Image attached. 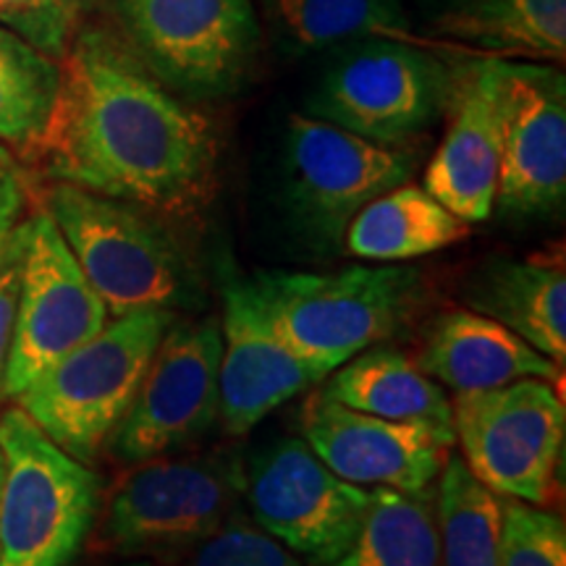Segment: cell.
Instances as JSON below:
<instances>
[{
    "instance_id": "obj_5",
    "label": "cell",
    "mask_w": 566,
    "mask_h": 566,
    "mask_svg": "<svg viewBox=\"0 0 566 566\" xmlns=\"http://www.w3.org/2000/svg\"><path fill=\"white\" fill-rule=\"evenodd\" d=\"M171 310L145 307L111 317L90 342L42 373L17 405L80 462H92L129 409Z\"/></svg>"
},
{
    "instance_id": "obj_1",
    "label": "cell",
    "mask_w": 566,
    "mask_h": 566,
    "mask_svg": "<svg viewBox=\"0 0 566 566\" xmlns=\"http://www.w3.org/2000/svg\"><path fill=\"white\" fill-rule=\"evenodd\" d=\"M59 69L51 118L32 147L45 176L166 216L210 202L216 129L124 40L82 27Z\"/></svg>"
},
{
    "instance_id": "obj_17",
    "label": "cell",
    "mask_w": 566,
    "mask_h": 566,
    "mask_svg": "<svg viewBox=\"0 0 566 566\" xmlns=\"http://www.w3.org/2000/svg\"><path fill=\"white\" fill-rule=\"evenodd\" d=\"M451 122L424 171L430 195L464 223L491 218L499 189V87L495 59H472L451 71Z\"/></svg>"
},
{
    "instance_id": "obj_3",
    "label": "cell",
    "mask_w": 566,
    "mask_h": 566,
    "mask_svg": "<svg viewBox=\"0 0 566 566\" xmlns=\"http://www.w3.org/2000/svg\"><path fill=\"white\" fill-rule=\"evenodd\" d=\"M250 281L281 336L323 375L399 336L422 304V273L412 268L263 271Z\"/></svg>"
},
{
    "instance_id": "obj_8",
    "label": "cell",
    "mask_w": 566,
    "mask_h": 566,
    "mask_svg": "<svg viewBox=\"0 0 566 566\" xmlns=\"http://www.w3.org/2000/svg\"><path fill=\"white\" fill-rule=\"evenodd\" d=\"M451 69L409 40L349 45L325 71L307 116L388 147L428 132L449 105Z\"/></svg>"
},
{
    "instance_id": "obj_29",
    "label": "cell",
    "mask_w": 566,
    "mask_h": 566,
    "mask_svg": "<svg viewBox=\"0 0 566 566\" xmlns=\"http://www.w3.org/2000/svg\"><path fill=\"white\" fill-rule=\"evenodd\" d=\"M192 566H310L263 527L231 516L195 548Z\"/></svg>"
},
{
    "instance_id": "obj_30",
    "label": "cell",
    "mask_w": 566,
    "mask_h": 566,
    "mask_svg": "<svg viewBox=\"0 0 566 566\" xmlns=\"http://www.w3.org/2000/svg\"><path fill=\"white\" fill-rule=\"evenodd\" d=\"M19 286H21V242L19 229L13 233V242L0 265V405L6 399V370H9L13 328H17L19 310Z\"/></svg>"
},
{
    "instance_id": "obj_9",
    "label": "cell",
    "mask_w": 566,
    "mask_h": 566,
    "mask_svg": "<svg viewBox=\"0 0 566 566\" xmlns=\"http://www.w3.org/2000/svg\"><path fill=\"white\" fill-rule=\"evenodd\" d=\"M126 45L166 87L221 97L242 84L260 24L252 0H116Z\"/></svg>"
},
{
    "instance_id": "obj_12",
    "label": "cell",
    "mask_w": 566,
    "mask_h": 566,
    "mask_svg": "<svg viewBox=\"0 0 566 566\" xmlns=\"http://www.w3.org/2000/svg\"><path fill=\"white\" fill-rule=\"evenodd\" d=\"M19 242L21 286L6 399H17L42 373L90 342L111 321L108 307L84 279L45 208L19 223Z\"/></svg>"
},
{
    "instance_id": "obj_26",
    "label": "cell",
    "mask_w": 566,
    "mask_h": 566,
    "mask_svg": "<svg viewBox=\"0 0 566 566\" xmlns=\"http://www.w3.org/2000/svg\"><path fill=\"white\" fill-rule=\"evenodd\" d=\"M59 61L0 27V145L32 150L51 118Z\"/></svg>"
},
{
    "instance_id": "obj_11",
    "label": "cell",
    "mask_w": 566,
    "mask_h": 566,
    "mask_svg": "<svg viewBox=\"0 0 566 566\" xmlns=\"http://www.w3.org/2000/svg\"><path fill=\"white\" fill-rule=\"evenodd\" d=\"M221 323L174 317L129 409L108 438L126 464L179 454L210 433L221 407Z\"/></svg>"
},
{
    "instance_id": "obj_28",
    "label": "cell",
    "mask_w": 566,
    "mask_h": 566,
    "mask_svg": "<svg viewBox=\"0 0 566 566\" xmlns=\"http://www.w3.org/2000/svg\"><path fill=\"white\" fill-rule=\"evenodd\" d=\"M92 0H0V27L61 61L82 30Z\"/></svg>"
},
{
    "instance_id": "obj_32",
    "label": "cell",
    "mask_w": 566,
    "mask_h": 566,
    "mask_svg": "<svg viewBox=\"0 0 566 566\" xmlns=\"http://www.w3.org/2000/svg\"><path fill=\"white\" fill-rule=\"evenodd\" d=\"M118 566H158L153 562V558H137V562H126V564H118Z\"/></svg>"
},
{
    "instance_id": "obj_2",
    "label": "cell",
    "mask_w": 566,
    "mask_h": 566,
    "mask_svg": "<svg viewBox=\"0 0 566 566\" xmlns=\"http://www.w3.org/2000/svg\"><path fill=\"white\" fill-rule=\"evenodd\" d=\"M42 208L111 317L202 304L200 273L150 210L61 181L48 189Z\"/></svg>"
},
{
    "instance_id": "obj_22",
    "label": "cell",
    "mask_w": 566,
    "mask_h": 566,
    "mask_svg": "<svg viewBox=\"0 0 566 566\" xmlns=\"http://www.w3.org/2000/svg\"><path fill=\"white\" fill-rule=\"evenodd\" d=\"M436 30L491 59L564 63L566 0H454Z\"/></svg>"
},
{
    "instance_id": "obj_21",
    "label": "cell",
    "mask_w": 566,
    "mask_h": 566,
    "mask_svg": "<svg viewBox=\"0 0 566 566\" xmlns=\"http://www.w3.org/2000/svg\"><path fill=\"white\" fill-rule=\"evenodd\" d=\"M470 223L417 184H399L365 205L346 229L344 247L373 263H405L462 242Z\"/></svg>"
},
{
    "instance_id": "obj_4",
    "label": "cell",
    "mask_w": 566,
    "mask_h": 566,
    "mask_svg": "<svg viewBox=\"0 0 566 566\" xmlns=\"http://www.w3.org/2000/svg\"><path fill=\"white\" fill-rule=\"evenodd\" d=\"M0 566H69L101 512L103 483L21 407L0 415Z\"/></svg>"
},
{
    "instance_id": "obj_10",
    "label": "cell",
    "mask_w": 566,
    "mask_h": 566,
    "mask_svg": "<svg viewBox=\"0 0 566 566\" xmlns=\"http://www.w3.org/2000/svg\"><path fill=\"white\" fill-rule=\"evenodd\" d=\"M417 158L321 122L307 113L289 116L286 202L296 226L321 250H342L352 218L367 202L412 179Z\"/></svg>"
},
{
    "instance_id": "obj_13",
    "label": "cell",
    "mask_w": 566,
    "mask_h": 566,
    "mask_svg": "<svg viewBox=\"0 0 566 566\" xmlns=\"http://www.w3.org/2000/svg\"><path fill=\"white\" fill-rule=\"evenodd\" d=\"M244 491L258 527L310 566H334L352 548L373 499L331 472L302 438H281L254 457Z\"/></svg>"
},
{
    "instance_id": "obj_25",
    "label": "cell",
    "mask_w": 566,
    "mask_h": 566,
    "mask_svg": "<svg viewBox=\"0 0 566 566\" xmlns=\"http://www.w3.org/2000/svg\"><path fill=\"white\" fill-rule=\"evenodd\" d=\"M334 566H441L433 493L375 488L357 541Z\"/></svg>"
},
{
    "instance_id": "obj_24",
    "label": "cell",
    "mask_w": 566,
    "mask_h": 566,
    "mask_svg": "<svg viewBox=\"0 0 566 566\" xmlns=\"http://www.w3.org/2000/svg\"><path fill=\"white\" fill-rule=\"evenodd\" d=\"M433 514L441 566H499L501 495L480 483L462 457L446 459Z\"/></svg>"
},
{
    "instance_id": "obj_31",
    "label": "cell",
    "mask_w": 566,
    "mask_h": 566,
    "mask_svg": "<svg viewBox=\"0 0 566 566\" xmlns=\"http://www.w3.org/2000/svg\"><path fill=\"white\" fill-rule=\"evenodd\" d=\"M27 210V179L9 147L0 145V265Z\"/></svg>"
},
{
    "instance_id": "obj_15",
    "label": "cell",
    "mask_w": 566,
    "mask_h": 566,
    "mask_svg": "<svg viewBox=\"0 0 566 566\" xmlns=\"http://www.w3.org/2000/svg\"><path fill=\"white\" fill-rule=\"evenodd\" d=\"M300 424L302 441L321 462L359 488L424 491L441 475L454 446L422 424L357 412L323 391L307 396Z\"/></svg>"
},
{
    "instance_id": "obj_7",
    "label": "cell",
    "mask_w": 566,
    "mask_h": 566,
    "mask_svg": "<svg viewBox=\"0 0 566 566\" xmlns=\"http://www.w3.org/2000/svg\"><path fill=\"white\" fill-rule=\"evenodd\" d=\"M454 443L480 483L506 499L551 506L564 454L566 407L554 384L520 378L451 399Z\"/></svg>"
},
{
    "instance_id": "obj_23",
    "label": "cell",
    "mask_w": 566,
    "mask_h": 566,
    "mask_svg": "<svg viewBox=\"0 0 566 566\" xmlns=\"http://www.w3.org/2000/svg\"><path fill=\"white\" fill-rule=\"evenodd\" d=\"M275 32L296 53H323L365 40H409L399 0H265Z\"/></svg>"
},
{
    "instance_id": "obj_27",
    "label": "cell",
    "mask_w": 566,
    "mask_h": 566,
    "mask_svg": "<svg viewBox=\"0 0 566 566\" xmlns=\"http://www.w3.org/2000/svg\"><path fill=\"white\" fill-rule=\"evenodd\" d=\"M499 566H566V530L562 516L543 506L501 495Z\"/></svg>"
},
{
    "instance_id": "obj_6",
    "label": "cell",
    "mask_w": 566,
    "mask_h": 566,
    "mask_svg": "<svg viewBox=\"0 0 566 566\" xmlns=\"http://www.w3.org/2000/svg\"><path fill=\"white\" fill-rule=\"evenodd\" d=\"M244 470L229 454H168L137 462L105 504L101 548L118 556L176 558L231 516Z\"/></svg>"
},
{
    "instance_id": "obj_19",
    "label": "cell",
    "mask_w": 566,
    "mask_h": 566,
    "mask_svg": "<svg viewBox=\"0 0 566 566\" xmlns=\"http://www.w3.org/2000/svg\"><path fill=\"white\" fill-rule=\"evenodd\" d=\"M321 391L357 412L436 430L454 443L451 399L438 380L394 346H370L325 375Z\"/></svg>"
},
{
    "instance_id": "obj_14",
    "label": "cell",
    "mask_w": 566,
    "mask_h": 566,
    "mask_svg": "<svg viewBox=\"0 0 566 566\" xmlns=\"http://www.w3.org/2000/svg\"><path fill=\"white\" fill-rule=\"evenodd\" d=\"M499 189L506 218L558 212L566 197V80L546 63L495 59Z\"/></svg>"
},
{
    "instance_id": "obj_18",
    "label": "cell",
    "mask_w": 566,
    "mask_h": 566,
    "mask_svg": "<svg viewBox=\"0 0 566 566\" xmlns=\"http://www.w3.org/2000/svg\"><path fill=\"white\" fill-rule=\"evenodd\" d=\"M417 367L454 391H485L520 378L562 380V365L478 310H443L424 331Z\"/></svg>"
},
{
    "instance_id": "obj_33",
    "label": "cell",
    "mask_w": 566,
    "mask_h": 566,
    "mask_svg": "<svg viewBox=\"0 0 566 566\" xmlns=\"http://www.w3.org/2000/svg\"><path fill=\"white\" fill-rule=\"evenodd\" d=\"M3 470H6V467H3V454H0V488H3Z\"/></svg>"
},
{
    "instance_id": "obj_20",
    "label": "cell",
    "mask_w": 566,
    "mask_h": 566,
    "mask_svg": "<svg viewBox=\"0 0 566 566\" xmlns=\"http://www.w3.org/2000/svg\"><path fill=\"white\" fill-rule=\"evenodd\" d=\"M478 310L564 365L566 359V275L556 260H493L478 271L467 292Z\"/></svg>"
},
{
    "instance_id": "obj_16",
    "label": "cell",
    "mask_w": 566,
    "mask_h": 566,
    "mask_svg": "<svg viewBox=\"0 0 566 566\" xmlns=\"http://www.w3.org/2000/svg\"><path fill=\"white\" fill-rule=\"evenodd\" d=\"M221 342L218 420L231 436L250 433L273 409L325 380L281 336L250 279L226 283Z\"/></svg>"
}]
</instances>
